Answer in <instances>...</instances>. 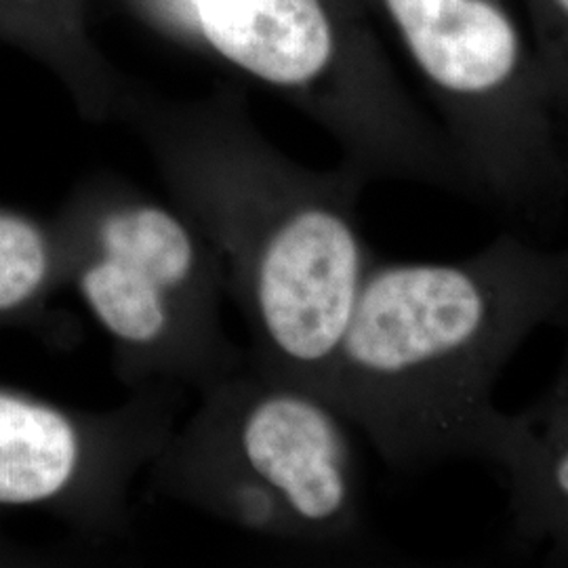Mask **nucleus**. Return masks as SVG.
<instances>
[{
	"instance_id": "1",
	"label": "nucleus",
	"mask_w": 568,
	"mask_h": 568,
	"mask_svg": "<svg viewBox=\"0 0 568 568\" xmlns=\"http://www.w3.org/2000/svg\"><path fill=\"white\" fill-rule=\"evenodd\" d=\"M567 310L568 246L501 234L450 262L377 257L323 394L394 469L488 462L501 373Z\"/></svg>"
},
{
	"instance_id": "2",
	"label": "nucleus",
	"mask_w": 568,
	"mask_h": 568,
	"mask_svg": "<svg viewBox=\"0 0 568 568\" xmlns=\"http://www.w3.org/2000/svg\"><path fill=\"white\" fill-rule=\"evenodd\" d=\"M352 190L246 164H206L185 182L182 211L222 267L248 363L321 394L377 262Z\"/></svg>"
},
{
	"instance_id": "3",
	"label": "nucleus",
	"mask_w": 568,
	"mask_h": 568,
	"mask_svg": "<svg viewBox=\"0 0 568 568\" xmlns=\"http://www.w3.org/2000/svg\"><path fill=\"white\" fill-rule=\"evenodd\" d=\"M55 227L63 286L105 333L124 384L203 392L246 365L222 323V267L183 211L108 194Z\"/></svg>"
},
{
	"instance_id": "4",
	"label": "nucleus",
	"mask_w": 568,
	"mask_h": 568,
	"mask_svg": "<svg viewBox=\"0 0 568 568\" xmlns=\"http://www.w3.org/2000/svg\"><path fill=\"white\" fill-rule=\"evenodd\" d=\"M445 119L467 185L508 206L567 185L568 161L532 32L514 0H384Z\"/></svg>"
},
{
	"instance_id": "5",
	"label": "nucleus",
	"mask_w": 568,
	"mask_h": 568,
	"mask_svg": "<svg viewBox=\"0 0 568 568\" xmlns=\"http://www.w3.org/2000/svg\"><path fill=\"white\" fill-rule=\"evenodd\" d=\"M201 398L161 459L260 483L281 499L300 544H342L361 532L354 427L325 394L246 361Z\"/></svg>"
},
{
	"instance_id": "6",
	"label": "nucleus",
	"mask_w": 568,
	"mask_h": 568,
	"mask_svg": "<svg viewBox=\"0 0 568 568\" xmlns=\"http://www.w3.org/2000/svg\"><path fill=\"white\" fill-rule=\"evenodd\" d=\"M169 387L82 410L0 386V508L51 511L93 537L129 525V490L173 434Z\"/></svg>"
},
{
	"instance_id": "7",
	"label": "nucleus",
	"mask_w": 568,
	"mask_h": 568,
	"mask_svg": "<svg viewBox=\"0 0 568 568\" xmlns=\"http://www.w3.org/2000/svg\"><path fill=\"white\" fill-rule=\"evenodd\" d=\"M565 354L548 392L520 413H506L488 462L506 471L514 532L568 558V310Z\"/></svg>"
},
{
	"instance_id": "8",
	"label": "nucleus",
	"mask_w": 568,
	"mask_h": 568,
	"mask_svg": "<svg viewBox=\"0 0 568 568\" xmlns=\"http://www.w3.org/2000/svg\"><path fill=\"white\" fill-rule=\"evenodd\" d=\"M206 41L225 60L283 89L323 81L335 30L323 0H196Z\"/></svg>"
},
{
	"instance_id": "9",
	"label": "nucleus",
	"mask_w": 568,
	"mask_h": 568,
	"mask_svg": "<svg viewBox=\"0 0 568 568\" xmlns=\"http://www.w3.org/2000/svg\"><path fill=\"white\" fill-rule=\"evenodd\" d=\"M63 286L55 224L0 206V321L20 318Z\"/></svg>"
},
{
	"instance_id": "10",
	"label": "nucleus",
	"mask_w": 568,
	"mask_h": 568,
	"mask_svg": "<svg viewBox=\"0 0 568 568\" xmlns=\"http://www.w3.org/2000/svg\"><path fill=\"white\" fill-rule=\"evenodd\" d=\"M560 135H568V0H523Z\"/></svg>"
},
{
	"instance_id": "11",
	"label": "nucleus",
	"mask_w": 568,
	"mask_h": 568,
	"mask_svg": "<svg viewBox=\"0 0 568 568\" xmlns=\"http://www.w3.org/2000/svg\"><path fill=\"white\" fill-rule=\"evenodd\" d=\"M39 2H41V0H0V7L7 9V11H9V9H26V11H28V9H32L34 4H39Z\"/></svg>"
}]
</instances>
